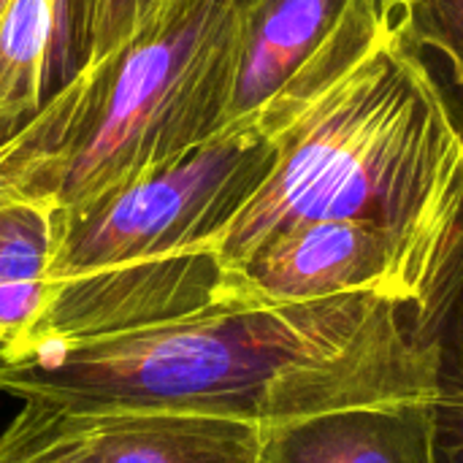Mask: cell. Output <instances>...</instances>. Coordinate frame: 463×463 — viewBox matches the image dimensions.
Returning <instances> with one entry per match:
<instances>
[{
  "label": "cell",
  "mask_w": 463,
  "mask_h": 463,
  "mask_svg": "<svg viewBox=\"0 0 463 463\" xmlns=\"http://www.w3.org/2000/svg\"><path fill=\"white\" fill-rule=\"evenodd\" d=\"M0 393L73 415L179 412L274 426L429 396L412 298L225 304L149 328L0 358Z\"/></svg>",
  "instance_id": "cell-1"
},
{
  "label": "cell",
  "mask_w": 463,
  "mask_h": 463,
  "mask_svg": "<svg viewBox=\"0 0 463 463\" xmlns=\"http://www.w3.org/2000/svg\"><path fill=\"white\" fill-rule=\"evenodd\" d=\"M277 160V133L236 128L114 193L54 209L41 309L0 358L225 307V269L212 244Z\"/></svg>",
  "instance_id": "cell-2"
},
{
  "label": "cell",
  "mask_w": 463,
  "mask_h": 463,
  "mask_svg": "<svg viewBox=\"0 0 463 463\" xmlns=\"http://www.w3.org/2000/svg\"><path fill=\"white\" fill-rule=\"evenodd\" d=\"M279 160L214 239L222 269L309 222H369L426 250L463 182V141L426 68L388 38L277 133Z\"/></svg>",
  "instance_id": "cell-3"
},
{
  "label": "cell",
  "mask_w": 463,
  "mask_h": 463,
  "mask_svg": "<svg viewBox=\"0 0 463 463\" xmlns=\"http://www.w3.org/2000/svg\"><path fill=\"white\" fill-rule=\"evenodd\" d=\"M252 0H160L87 71L84 125L57 209L155 174L214 138Z\"/></svg>",
  "instance_id": "cell-4"
},
{
  "label": "cell",
  "mask_w": 463,
  "mask_h": 463,
  "mask_svg": "<svg viewBox=\"0 0 463 463\" xmlns=\"http://www.w3.org/2000/svg\"><path fill=\"white\" fill-rule=\"evenodd\" d=\"M426 247L369 222H309L225 271V304H293L347 293L412 298Z\"/></svg>",
  "instance_id": "cell-5"
},
{
  "label": "cell",
  "mask_w": 463,
  "mask_h": 463,
  "mask_svg": "<svg viewBox=\"0 0 463 463\" xmlns=\"http://www.w3.org/2000/svg\"><path fill=\"white\" fill-rule=\"evenodd\" d=\"M412 320L429 366L431 463H463V182L415 285Z\"/></svg>",
  "instance_id": "cell-6"
},
{
  "label": "cell",
  "mask_w": 463,
  "mask_h": 463,
  "mask_svg": "<svg viewBox=\"0 0 463 463\" xmlns=\"http://www.w3.org/2000/svg\"><path fill=\"white\" fill-rule=\"evenodd\" d=\"M353 0H252L233 57L220 133L250 122L339 30Z\"/></svg>",
  "instance_id": "cell-7"
},
{
  "label": "cell",
  "mask_w": 463,
  "mask_h": 463,
  "mask_svg": "<svg viewBox=\"0 0 463 463\" xmlns=\"http://www.w3.org/2000/svg\"><path fill=\"white\" fill-rule=\"evenodd\" d=\"M255 463H431L426 404H355L263 426Z\"/></svg>",
  "instance_id": "cell-8"
},
{
  "label": "cell",
  "mask_w": 463,
  "mask_h": 463,
  "mask_svg": "<svg viewBox=\"0 0 463 463\" xmlns=\"http://www.w3.org/2000/svg\"><path fill=\"white\" fill-rule=\"evenodd\" d=\"M260 426L179 415H100L87 463H255Z\"/></svg>",
  "instance_id": "cell-9"
},
{
  "label": "cell",
  "mask_w": 463,
  "mask_h": 463,
  "mask_svg": "<svg viewBox=\"0 0 463 463\" xmlns=\"http://www.w3.org/2000/svg\"><path fill=\"white\" fill-rule=\"evenodd\" d=\"M68 76L65 0H11L0 16V138Z\"/></svg>",
  "instance_id": "cell-10"
},
{
  "label": "cell",
  "mask_w": 463,
  "mask_h": 463,
  "mask_svg": "<svg viewBox=\"0 0 463 463\" xmlns=\"http://www.w3.org/2000/svg\"><path fill=\"white\" fill-rule=\"evenodd\" d=\"M388 30L423 62L442 103L463 98V0H399ZM456 130L463 141V122Z\"/></svg>",
  "instance_id": "cell-11"
},
{
  "label": "cell",
  "mask_w": 463,
  "mask_h": 463,
  "mask_svg": "<svg viewBox=\"0 0 463 463\" xmlns=\"http://www.w3.org/2000/svg\"><path fill=\"white\" fill-rule=\"evenodd\" d=\"M98 418L22 402L0 431V463H87Z\"/></svg>",
  "instance_id": "cell-12"
},
{
  "label": "cell",
  "mask_w": 463,
  "mask_h": 463,
  "mask_svg": "<svg viewBox=\"0 0 463 463\" xmlns=\"http://www.w3.org/2000/svg\"><path fill=\"white\" fill-rule=\"evenodd\" d=\"M160 0H65L71 73L114 52Z\"/></svg>",
  "instance_id": "cell-13"
},
{
  "label": "cell",
  "mask_w": 463,
  "mask_h": 463,
  "mask_svg": "<svg viewBox=\"0 0 463 463\" xmlns=\"http://www.w3.org/2000/svg\"><path fill=\"white\" fill-rule=\"evenodd\" d=\"M8 5H11V0H0V16H3V11H5Z\"/></svg>",
  "instance_id": "cell-14"
},
{
  "label": "cell",
  "mask_w": 463,
  "mask_h": 463,
  "mask_svg": "<svg viewBox=\"0 0 463 463\" xmlns=\"http://www.w3.org/2000/svg\"><path fill=\"white\" fill-rule=\"evenodd\" d=\"M393 3H399V0H385V8H391Z\"/></svg>",
  "instance_id": "cell-15"
}]
</instances>
